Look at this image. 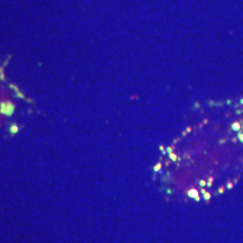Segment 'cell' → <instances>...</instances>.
<instances>
[{"instance_id":"cell-1","label":"cell","mask_w":243,"mask_h":243,"mask_svg":"<svg viewBox=\"0 0 243 243\" xmlns=\"http://www.w3.org/2000/svg\"><path fill=\"white\" fill-rule=\"evenodd\" d=\"M232 128H233V130H235V131H239L240 128H241V126H240L239 123H234V124L232 125Z\"/></svg>"},{"instance_id":"cell-2","label":"cell","mask_w":243,"mask_h":243,"mask_svg":"<svg viewBox=\"0 0 243 243\" xmlns=\"http://www.w3.org/2000/svg\"><path fill=\"white\" fill-rule=\"evenodd\" d=\"M232 187H233V184H232L231 181H230V182L227 184V188H229V189H232Z\"/></svg>"},{"instance_id":"cell-5","label":"cell","mask_w":243,"mask_h":243,"mask_svg":"<svg viewBox=\"0 0 243 243\" xmlns=\"http://www.w3.org/2000/svg\"><path fill=\"white\" fill-rule=\"evenodd\" d=\"M224 190H225V188H224V187H221V188H219V193H223Z\"/></svg>"},{"instance_id":"cell-3","label":"cell","mask_w":243,"mask_h":243,"mask_svg":"<svg viewBox=\"0 0 243 243\" xmlns=\"http://www.w3.org/2000/svg\"><path fill=\"white\" fill-rule=\"evenodd\" d=\"M239 138H240V140H241V141L243 142V134H242V133H240V134H239Z\"/></svg>"},{"instance_id":"cell-4","label":"cell","mask_w":243,"mask_h":243,"mask_svg":"<svg viewBox=\"0 0 243 243\" xmlns=\"http://www.w3.org/2000/svg\"><path fill=\"white\" fill-rule=\"evenodd\" d=\"M211 198V195L209 194H205V199H209Z\"/></svg>"}]
</instances>
